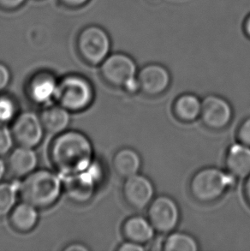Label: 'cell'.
<instances>
[{
  "instance_id": "obj_25",
  "label": "cell",
  "mask_w": 250,
  "mask_h": 251,
  "mask_svg": "<svg viewBox=\"0 0 250 251\" xmlns=\"http://www.w3.org/2000/svg\"><path fill=\"white\" fill-rule=\"evenodd\" d=\"M238 143L250 148V117L241 123L237 132Z\"/></svg>"
},
{
  "instance_id": "obj_3",
  "label": "cell",
  "mask_w": 250,
  "mask_h": 251,
  "mask_svg": "<svg viewBox=\"0 0 250 251\" xmlns=\"http://www.w3.org/2000/svg\"><path fill=\"white\" fill-rule=\"evenodd\" d=\"M236 180L228 172L216 167H205L196 172L190 179L189 192L200 203H213L234 186Z\"/></svg>"
},
{
  "instance_id": "obj_1",
  "label": "cell",
  "mask_w": 250,
  "mask_h": 251,
  "mask_svg": "<svg viewBox=\"0 0 250 251\" xmlns=\"http://www.w3.org/2000/svg\"><path fill=\"white\" fill-rule=\"evenodd\" d=\"M50 158L55 168L64 176L87 169L94 161V148L85 134L65 130L51 143Z\"/></svg>"
},
{
  "instance_id": "obj_29",
  "label": "cell",
  "mask_w": 250,
  "mask_h": 251,
  "mask_svg": "<svg viewBox=\"0 0 250 251\" xmlns=\"http://www.w3.org/2000/svg\"><path fill=\"white\" fill-rule=\"evenodd\" d=\"M59 1L65 6L77 8V7L83 6L89 0H59Z\"/></svg>"
},
{
  "instance_id": "obj_18",
  "label": "cell",
  "mask_w": 250,
  "mask_h": 251,
  "mask_svg": "<svg viewBox=\"0 0 250 251\" xmlns=\"http://www.w3.org/2000/svg\"><path fill=\"white\" fill-rule=\"evenodd\" d=\"M9 216L11 227L20 233L33 231L39 221L37 207L25 201L17 204Z\"/></svg>"
},
{
  "instance_id": "obj_28",
  "label": "cell",
  "mask_w": 250,
  "mask_h": 251,
  "mask_svg": "<svg viewBox=\"0 0 250 251\" xmlns=\"http://www.w3.org/2000/svg\"><path fill=\"white\" fill-rule=\"evenodd\" d=\"M119 251H146V247L144 245H138L134 242L127 241L123 243L122 245H119L118 248Z\"/></svg>"
},
{
  "instance_id": "obj_5",
  "label": "cell",
  "mask_w": 250,
  "mask_h": 251,
  "mask_svg": "<svg viewBox=\"0 0 250 251\" xmlns=\"http://www.w3.org/2000/svg\"><path fill=\"white\" fill-rule=\"evenodd\" d=\"M55 99L71 112H82L94 101L95 90L91 82L83 76L66 75L58 82Z\"/></svg>"
},
{
  "instance_id": "obj_21",
  "label": "cell",
  "mask_w": 250,
  "mask_h": 251,
  "mask_svg": "<svg viewBox=\"0 0 250 251\" xmlns=\"http://www.w3.org/2000/svg\"><path fill=\"white\" fill-rule=\"evenodd\" d=\"M199 244L191 235L173 231L163 244V251H198Z\"/></svg>"
},
{
  "instance_id": "obj_33",
  "label": "cell",
  "mask_w": 250,
  "mask_h": 251,
  "mask_svg": "<svg viewBox=\"0 0 250 251\" xmlns=\"http://www.w3.org/2000/svg\"><path fill=\"white\" fill-rule=\"evenodd\" d=\"M5 170H6L5 164L3 163V160L0 159V182H1V180L3 179L4 173H5Z\"/></svg>"
},
{
  "instance_id": "obj_6",
  "label": "cell",
  "mask_w": 250,
  "mask_h": 251,
  "mask_svg": "<svg viewBox=\"0 0 250 251\" xmlns=\"http://www.w3.org/2000/svg\"><path fill=\"white\" fill-rule=\"evenodd\" d=\"M104 176L101 164L94 160L84 171L64 176V193L74 203H88L95 196Z\"/></svg>"
},
{
  "instance_id": "obj_7",
  "label": "cell",
  "mask_w": 250,
  "mask_h": 251,
  "mask_svg": "<svg viewBox=\"0 0 250 251\" xmlns=\"http://www.w3.org/2000/svg\"><path fill=\"white\" fill-rule=\"evenodd\" d=\"M76 46L81 59L88 65L97 66L111 54L112 41L103 27L91 25L81 31Z\"/></svg>"
},
{
  "instance_id": "obj_10",
  "label": "cell",
  "mask_w": 250,
  "mask_h": 251,
  "mask_svg": "<svg viewBox=\"0 0 250 251\" xmlns=\"http://www.w3.org/2000/svg\"><path fill=\"white\" fill-rule=\"evenodd\" d=\"M232 119L233 109L225 99L214 95L203 99L200 119L206 128L213 130L225 129Z\"/></svg>"
},
{
  "instance_id": "obj_32",
  "label": "cell",
  "mask_w": 250,
  "mask_h": 251,
  "mask_svg": "<svg viewBox=\"0 0 250 251\" xmlns=\"http://www.w3.org/2000/svg\"><path fill=\"white\" fill-rule=\"evenodd\" d=\"M243 28H244V34H245L249 39H250V14L245 18Z\"/></svg>"
},
{
  "instance_id": "obj_15",
  "label": "cell",
  "mask_w": 250,
  "mask_h": 251,
  "mask_svg": "<svg viewBox=\"0 0 250 251\" xmlns=\"http://www.w3.org/2000/svg\"><path fill=\"white\" fill-rule=\"evenodd\" d=\"M122 232L127 241L145 246L153 239L156 231L148 217L135 215L124 222Z\"/></svg>"
},
{
  "instance_id": "obj_9",
  "label": "cell",
  "mask_w": 250,
  "mask_h": 251,
  "mask_svg": "<svg viewBox=\"0 0 250 251\" xmlns=\"http://www.w3.org/2000/svg\"><path fill=\"white\" fill-rule=\"evenodd\" d=\"M10 130L14 142L19 146L31 149H34L41 143L46 132L40 115L31 112L18 114L14 119Z\"/></svg>"
},
{
  "instance_id": "obj_11",
  "label": "cell",
  "mask_w": 250,
  "mask_h": 251,
  "mask_svg": "<svg viewBox=\"0 0 250 251\" xmlns=\"http://www.w3.org/2000/svg\"><path fill=\"white\" fill-rule=\"evenodd\" d=\"M122 191L126 203L137 210L148 208L155 194L152 181L139 173L125 178Z\"/></svg>"
},
{
  "instance_id": "obj_27",
  "label": "cell",
  "mask_w": 250,
  "mask_h": 251,
  "mask_svg": "<svg viewBox=\"0 0 250 251\" xmlns=\"http://www.w3.org/2000/svg\"><path fill=\"white\" fill-rule=\"evenodd\" d=\"M26 0H0V9L4 10H15L20 8Z\"/></svg>"
},
{
  "instance_id": "obj_8",
  "label": "cell",
  "mask_w": 250,
  "mask_h": 251,
  "mask_svg": "<svg viewBox=\"0 0 250 251\" xmlns=\"http://www.w3.org/2000/svg\"><path fill=\"white\" fill-rule=\"evenodd\" d=\"M180 218L179 207L172 197H154L148 207V219L154 230L161 234H169L175 231Z\"/></svg>"
},
{
  "instance_id": "obj_30",
  "label": "cell",
  "mask_w": 250,
  "mask_h": 251,
  "mask_svg": "<svg viewBox=\"0 0 250 251\" xmlns=\"http://www.w3.org/2000/svg\"><path fill=\"white\" fill-rule=\"evenodd\" d=\"M65 251H88V248L82 244H71L64 249Z\"/></svg>"
},
{
  "instance_id": "obj_13",
  "label": "cell",
  "mask_w": 250,
  "mask_h": 251,
  "mask_svg": "<svg viewBox=\"0 0 250 251\" xmlns=\"http://www.w3.org/2000/svg\"><path fill=\"white\" fill-rule=\"evenodd\" d=\"M58 82L50 72H38L27 82V96L31 101L37 105H47L55 99Z\"/></svg>"
},
{
  "instance_id": "obj_22",
  "label": "cell",
  "mask_w": 250,
  "mask_h": 251,
  "mask_svg": "<svg viewBox=\"0 0 250 251\" xmlns=\"http://www.w3.org/2000/svg\"><path fill=\"white\" fill-rule=\"evenodd\" d=\"M17 195H19V183L0 182V219L10 215L17 205Z\"/></svg>"
},
{
  "instance_id": "obj_17",
  "label": "cell",
  "mask_w": 250,
  "mask_h": 251,
  "mask_svg": "<svg viewBox=\"0 0 250 251\" xmlns=\"http://www.w3.org/2000/svg\"><path fill=\"white\" fill-rule=\"evenodd\" d=\"M46 132L58 135L67 130L71 123V112L62 105H48L40 114Z\"/></svg>"
},
{
  "instance_id": "obj_24",
  "label": "cell",
  "mask_w": 250,
  "mask_h": 251,
  "mask_svg": "<svg viewBox=\"0 0 250 251\" xmlns=\"http://www.w3.org/2000/svg\"><path fill=\"white\" fill-rule=\"evenodd\" d=\"M13 136L11 130L7 128L5 124L0 123V157L10 152L13 145Z\"/></svg>"
},
{
  "instance_id": "obj_2",
  "label": "cell",
  "mask_w": 250,
  "mask_h": 251,
  "mask_svg": "<svg viewBox=\"0 0 250 251\" xmlns=\"http://www.w3.org/2000/svg\"><path fill=\"white\" fill-rule=\"evenodd\" d=\"M63 189L61 179L56 173L35 170L19 183V195L23 201L43 209L56 203Z\"/></svg>"
},
{
  "instance_id": "obj_19",
  "label": "cell",
  "mask_w": 250,
  "mask_h": 251,
  "mask_svg": "<svg viewBox=\"0 0 250 251\" xmlns=\"http://www.w3.org/2000/svg\"><path fill=\"white\" fill-rule=\"evenodd\" d=\"M142 165L140 154L130 148H123L119 150L112 159V167L115 173L124 178L138 174Z\"/></svg>"
},
{
  "instance_id": "obj_12",
  "label": "cell",
  "mask_w": 250,
  "mask_h": 251,
  "mask_svg": "<svg viewBox=\"0 0 250 251\" xmlns=\"http://www.w3.org/2000/svg\"><path fill=\"white\" fill-rule=\"evenodd\" d=\"M137 80L142 94L155 97L169 88L172 75L166 66L160 64H149L138 71Z\"/></svg>"
},
{
  "instance_id": "obj_31",
  "label": "cell",
  "mask_w": 250,
  "mask_h": 251,
  "mask_svg": "<svg viewBox=\"0 0 250 251\" xmlns=\"http://www.w3.org/2000/svg\"><path fill=\"white\" fill-rule=\"evenodd\" d=\"M244 192L245 199H246L248 203L250 206V176H248L247 178L245 179Z\"/></svg>"
},
{
  "instance_id": "obj_16",
  "label": "cell",
  "mask_w": 250,
  "mask_h": 251,
  "mask_svg": "<svg viewBox=\"0 0 250 251\" xmlns=\"http://www.w3.org/2000/svg\"><path fill=\"white\" fill-rule=\"evenodd\" d=\"M38 156L34 149L19 146L10 152L8 167L10 173L17 177L28 176L36 170Z\"/></svg>"
},
{
  "instance_id": "obj_26",
  "label": "cell",
  "mask_w": 250,
  "mask_h": 251,
  "mask_svg": "<svg viewBox=\"0 0 250 251\" xmlns=\"http://www.w3.org/2000/svg\"><path fill=\"white\" fill-rule=\"evenodd\" d=\"M11 73L6 65L0 63V92L3 91L10 84Z\"/></svg>"
},
{
  "instance_id": "obj_20",
  "label": "cell",
  "mask_w": 250,
  "mask_h": 251,
  "mask_svg": "<svg viewBox=\"0 0 250 251\" xmlns=\"http://www.w3.org/2000/svg\"><path fill=\"white\" fill-rule=\"evenodd\" d=\"M202 100L193 94H183L173 103V113L183 123H192L200 118Z\"/></svg>"
},
{
  "instance_id": "obj_23",
  "label": "cell",
  "mask_w": 250,
  "mask_h": 251,
  "mask_svg": "<svg viewBox=\"0 0 250 251\" xmlns=\"http://www.w3.org/2000/svg\"><path fill=\"white\" fill-rule=\"evenodd\" d=\"M17 116V104L15 100L7 96L0 95V123L14 121Z\"/></svg>"
},
{
  "instance_id": "obj_14",
  "label": "cell",
  "mask_w": 250,
  "mask_h": 251,
  "mask_svg": "<svg viewBox=\"0 0 250 251\" xmlns=\"http://www.w3.org/2000/svg\"><path fill=\"white\" fill-rule=\"evenodd\" d=\"M227 172L237 179L250 176V148L240 143L231 145L225 155Z\"/></svg>"
},
{
  "instance_id": "obj_4",
  "label": "cell",
  "mask_w": 250,
  "mask_h": 251,
  "mask_svg": "<svg viewBox=\"0 0 250 251\" xmlns=\"http://www.w3.org/2000/svg\"><path fill=\"white\" fill-rule=\"evenodd\" d=\"M100 66L102 79L111 87L123 88L130 94L140 91L138 69L129 55L124 52L112 53Z\"/></svg>"
}]
</instances>
